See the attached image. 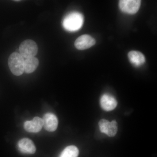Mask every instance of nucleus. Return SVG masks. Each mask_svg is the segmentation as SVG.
I'll use <instances>...</instances> for the list:
<instances>
[{"mask_svg":"<svg viewBox=\"0 0 157 157\" xmlns=\"http://www.w3.org/2000/svg\"><path fill=\"white\" fill-rule=\"evenodd\" d=\"M84 17L79 12H71L64 18L63 25L64 28L70 32H75L80 29L83 25Z\"/></svg>","mask_w":157,"mask_h":157,"instance_id":"nucleus-1","label":"nucleus"},{"mask_svg":"<svg viewBox=\"0 0 157 157\" xmlns=\"http://www.w3.org/2000/svg\"><path fill=\"white\" fill-rule=\"evenodd\" d=\"M24 58L20 54L14 52L11 54L8 60L9 69L15 76H19L24 72Z\"/></svg>","mask_w":157,"mask_h":157,"instance_id":"nucleus-2","label":"nucleus"},{"mask_svg":"<svg viewBox=\"0 0 157 157\" xmlns=\"http://www.w3.org/2000/svg\"><path fill=\"white\" fill-rule=\"evenodd\" d=\"M20 54L24 58L27 59L34 57L36 55L38 47L36 43L33 40L27 39L20 44L19 47Z\"/></svg>","mask_w":157,"mask_h":157,"instance_id":"nucleus-3","label":"nucleus"},{"mask_svg":"<svg viewBox=\"0 0 157 157\" xmlns=\"http://www.w3.org/2000/svg\"><path fill=\"white\" fill-rule=\"evenodd\" d=\"M141 4L139 0H121L120 1V9L124 13L128 14H135L137 13Z\"/></svg>","mask_w":157,"mask_h":157,"instance_id":"nucleus-4","label":"nucleus"},{"mask_svg":"<svg viewBox=\"0 0 157 157\" xmlns=\"http://www.w3.org/2000/svg\"><path fill=\"white\" fill-rule=\"evenodd\" d=\"M99 126L101 132L109 137H114L117 133V123L115 120L110 122L107 120L102 119L99 121Z\"/></svg>","mask_w":157,"mask_h":157,"instance_id":"nucleus-5","label":"nucleus"},{"mask_svg":"<svg viewBox=\"0 0 157 157\" xmlns=\"http://www.w3.org/2000/svg\"><path fill=\"white\" fill-rule=\"evenodd\" d=\"M95 40L88 35L78 37L75 42V46L78 50H83L90 48L95 44Z\"/></svg>","mask_w":157,"mask_h":157,"instance_id":"nucleus-6","label":"nucleus"},{"mask_svg":"<svg viewBox=\"0 0 157 157\" xmlns=\"http://www.w3.org/2000/svg\"><path fill=\"white\" fill-rule=\"evenodd\" d=\"M43 127L48 132H54L58 125V120L56 116L53 113H48L43 117Z\"/></svg>","mask_w":157,"mask_h":157,"instance_id":"nucleus-7","label":"nucleus"},{"mask_svg":"<svg viewBox=\"0 0 157 157\" xmlns=\"http://www.w3.org/2000/svg\"><path fill=\"white\" fill-rule=\"evenodd\" d=\"M43 126V120L36 117L32 121H27L24 123L25 129L30 133H37L41 131Z\"/></svg>","mask_w":157,"mask_h":157,"instance_id":"nucleus-8","label":"nucleus"},{"mask_svg":"<svg viewBox=\"0 0 157 157\" xmlns=\"http://www.w3.org/2000/svg\"><path fill=\"white\" fill-rule=\"evenodd\" d=\"M18 149L23 153L33 154L36 151V147L33 141L27 138H23L18 143Z\"/></svg>","mask_w":157,"mask_h":157,"instance_id":"nucleus-9","label":"nucleus"},{"mask_svg":"<svg viewBox=\"0 0 157 157\" xmlns=\"http://www.w3.org/2000/svg\"><path fill=\"white\" fill-rule=\"evenodd\" d=\"M100 102L102 108L107 111H111L115 109L117 104L115 98L107 94L102 96Z\"/></svg>","mask_w":157,"mask_h":157,"instance_id":"nucleus-10","label":"nucleus"},{"mask_svg":"<svg viewBox=\"0 0 157 157\" xmlns=\"http://www.w3.org/2000/svg\"><path fill=\"white\" fill-rule=\"evenodd\" d=\"M128 56L130 61L135 67H140L145 63V57L140 52L132 51L129 52Z\"/></svg>","mask_w":157,"mask_h":157,"instance_id":"nucleus-11","label":"nucleus"},{"mask_svg":"<svg viewBox=\"0 0 157 157\" xmlns=\"http://www.w3.org/2000/svg\"><path fill=\"white\" fill-rule=\"evenodd\" d=\"M39 65V59L35 57L25 59L24 62V72L28 74L33 73L36 70Z\"/></svg>","mask_w":157,"mask_h":157,"instance_id":"nucleus-12","label":"nucleus"},{"mask_svg":"<svg viewBox=\"0 0 157 157\" xmlns=\"http://www.w3.org/2000/svg\"><path fill=\"white\" fill-rule=\"evenodd\" d=\"M79 151L76 147L71 145L67 147L62 152L59 157H78Z\"/></svg>","mask_w":157,"mask_h":157,"instance_id":"nucleus-13","label":"nucleus"}]
</instances>
